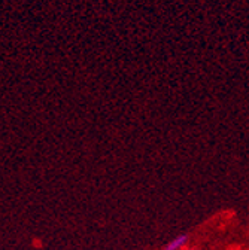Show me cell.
<instances>
[{
    "mask_svg": "<svg viewBox=\"0 0 249 250\" xmlns=\"http://www.w3.org/2000/svg\"><path fill=\"white\" fill-rule=\"evenodd\" d=\"M188 241H190V235L188 234H181V235L175 237L172 241H169L163 247V250H181V249H183L186 244H188Z\"/></svg>",
    "mask_w": 249,
    "mask_h": 250,
    "instance_id": "1",
    "label": "cell"
}]
</instances>
